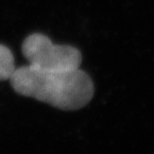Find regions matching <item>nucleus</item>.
<instances>
[{
	"instance_id": "f257e3e1",
	"label": "nucleus",
	"mask_w": 154,
	"mask_h": 154,
	"mask_svg": "<svg viewBox=\"0 0 154 154\" xmlns=\"http://www.w3.org/2000/svg\"><path fill=\"white\" fill-rule=\"evenodd\" d=\"M9 80L17 94L63 110L81 109L94 94L92 80L80 68L44 71L27 65L15 68Z\"/></svg>"
},
{
	"instance_id": "f03ea898",
	"label": "nucleus",
	"mask_w": 154,
	"mask_h": 154,
	"mask_svg": "<svg viewBox=\"0 0 154 154\" xmlns=\"http://www.w3.org/2000/svg\"><path fill=\"white\" fill-rule=\"evenodd\" d=\"M22 53L30 66L44 71H69L79 69L82 55L77 48L57 45L46 35L33 33L22 44Z\"/></svg>"
},
{
	"instance_id": "7ed1b4c3",
	"label": "nucleus",
	"mask_w": 154,
	"mask_h": 154,
	"mask_svg": "<svg viewBox=\"0 0 154 154\" xmlns=\"http://www.w3.org/2000/svg\"><path fill=\"white\" fill-rule=\"evenodd\" d=\"M15 70L14 56L4 45L0 44V81L9 80Z\"/></svg>"
}]
</instances>
